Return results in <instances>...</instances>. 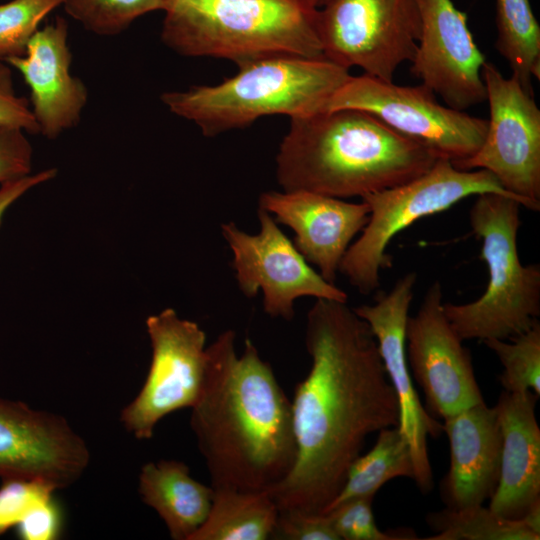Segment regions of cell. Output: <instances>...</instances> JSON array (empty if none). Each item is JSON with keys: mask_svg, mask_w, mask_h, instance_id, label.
<instances>
[{"mask_svg": "<svg viewBox=\"0 0 540 540\" xmlns=\"http://www.w3.org/2000/svg\"><path fill=\"white\" fill-rule=\"evenodd\" d=\"M305 344L311 367L291 400L297 457L269 493L278 510L323 513L366 438L399 425V404L371 327L347 302L316 299Z\"/></svg>", "mask_w": 540, "mask_h": 540, "instance_id": "6da1fadb", "label": "cell"}, {"mask_svg": "<svg viewBox=\"0 0 540 540\" xmlns=\"http://www.w3.org/2000/svg\"><path fill=\"white\" fill-rule=\"evenodd\" d=\"M495 48L512 75L533 93L532 77L540 78V26L529 0H495Z\"/></svg>", "mask_w": 540, "mask_h": 540, "instance_id": "cb8c5ba5", "label": "cell"}, {"mask_svg": "<svg viewBox=\"0 0 540 540\" xmlns=\"http://www.w3.org/2000/svg\"><path fill=\"white\" fill-rule=\"evenodd\" d=\"M482 79L489 104L484 141L473 156L453 165L489 171L525 208L539 211L540 109L532 92L515 76H503L494 64L484 63Z\"/></svg>", "mask_w": 540, "mask_h": 540, "instance_id": "30bf717a", "label": "cell"}, {"mask_svg": "<svg viewBox=\"0 0 540 540\" xmlns=\"http://www.w3.org/2000/svg\"><path fill=\"white\" fill-rule=\"evenodd\" d=\"M294 232L293 243L321 276L335 284L340 263L369 219V207L316 192L267 191L259 207Z\"/></svg>", "mask_w": 540, "mask_h": 540, "instance_id": "e0dca14e", "label": "cell"}, {"mask_svg": "<svg viewBox=\"0 0 540 540\" xmlns=\"http://www.w3.org/2000/svg\"><path fill=\"white\" fill-rule=\"evenodd\" d=\"M487 339L484 344L498 357L503 371L498 376L508 392L533 391L540 395V323L509 339Z\"/></svg>", "mask_w": 540, "mask_h": 540, "instance_id": "484cf974", "label": "cell"}, {"mask_svg": "<svg viewBox=\"0 0 540 540\" xmlns=\"http://www.w3.org/2000/svg\"><path fill=\"white\" fill-rule=\"evenodd\" d=\"M443 304L442 286L435 281L405 327L413 378L424 392L428 413L442 420L484 401L470 351L451 327Z\"/></svg>", "mask_w": 540, "mask_h": 540, "instance_id": "4fadbf2b", "label": "cell"}, {"mask_svg": "<svg viewBox=\"0 0 540 540\" xmlns=\"http://www.w3.org/2000/svg\"><path fill=\"white\" fill-rule=\"evenodd\" d=\"M421 31L411 73L447 106L464 111L486 100L485 56L469 30L466 14L452 0H416Z\"/></svg>", "mask_w": 540, "mask_h": 540, "instance_id": "9a60e30c", "label": "cell"}, {"mask_svg": "<svg viewBox=\"0 0 540 540\" xmlns=\"http://www.w3.org/2000/svg\"><path fill=\"white\" fill-rule=\"evenodd\" d=\"M438 159L376 116L339 109L291 118L276 178L283 191L363 197L420 176Z\"/></svg>", "mask_w": 540, "mask_h": 540, "instance_id": "3957f363", "label": "cell"}, {"mask_svg": "<svg viewBox=\"0 0 540 540\" xmlns=\"http://www.w3.org/2000/svg\"><path fill=\"white\" fill-rule=\"evenodd\" d=\"M63 18L37 30L21 57L6 63L16 68L31 91L32 112L40 133L54 139L76 126L87 102L84 83L70 73L72 60Z\"/></svg>", "mask_w": 540, "mask_h": 540, "instance_id": "ac0fdd59", "label": "cell"}, {"mask_svg": "<svg viewBox=\"0 0 540 540\" xmlns=\"http://www.w3.org/2000/svg\"><path fill=\"white\" fill-rule=\"evenodd\" d=\"M339 109L368 112L452 164L473 156L487 130V120L440 104L423 84L398 85L366 74L350 75L323 112Z\"/></svg>", "mask_w": 540, "mask_h": 540, "instance_id": "ba28073f", "label": "cell"}, {"mask_svg": "<svg viewBox=\"0 0 540 540\" xmlns=\"http://www.w3.org/2000/svg\"><path fill=\"white\" fill-rule=\"evenodd\" d=\"M89 460L84 439L65 418L0 398L2 479H41L62 489L81 477Z\"/></svg>", "mask_w": 540, "mask_h": 540, "instance_id": "2e32d148", "label": "cell"}, {"mask_svg": "<svg viewBox=\"0 0 540 540\" xmlns=\"http://www.w3.org/2000/svg\"><path fill=\"white\" fill-rule=\"evenodd\" d=\"M520 519L529 530L540 535V500L532 504Z\"/></svg>", "mask_w": 540, "mask_h": 540, "instance_id": "d590c367", "label": "cell"}, {"mask_svg": "<svg viewBox=\"0 0 540 540\" xmlns=\"http://www.w3.org/2000/svg\"><path fill=\"white\" fill-rule=\"evenodd\" d=\"M161 38L173 51L238 67L277 56L324 58L318 10L305 0H166Z\"/></svg>", "mask_w": 540, "mask_h": 540, "instance_id": "277c9868", "label": "cell"}, {"mask_svg": "<svg viewBox=\"0 0 540 540\" xmlns=\"http://www.w3.org/2000/svg\"><path fill=\"white\" fill-rule=\"evenodd\" d=\"M0 486V536L17 525L57 490L41 479L4 478Z\"/></svg>", "mask_w": 540, "mask_h": 540, "instance_id": "f1b7e54d", "label": "cell"}, {"mask_svg": "<svg viewBox=\"0 0 540 540\" xmlns=\"http://www.w3.org/2000/svg\"><path fill=\"white\" fill-rule=\"evenodd\" d=\"M228 329L206 347L190 427L214 489L271 491L297 457L291 400L250 339L240 356Z\"/></svg>", "mask_w": 540, "mask_h": 540, "instance_id": "7a4b0ae2", "label": "cell"}, {"mask_svg": "<svg viewBox=\"0 0 540 540\" xmlns=\"http://www.w3.org/2000/svg\"><path fill=\"white\" fill-rule=\"evenodd\" d=\"M533 391H503L494 406L502 434L500 477L489 508L520 519L540 500V428Z\"/></svg>", "mask_w": 540, "mask_h": 540, "instance_id": "ffe728a7", "label": "cell"}, {"mask_svg": "<svg viewBox=\"0 0 540 540\" xmlns=\"http://www.w3.org/2000/svg\"><path fill=\"white\" fill-rule=\"evenodd\" d=\"M482 193L511 196L524 206L489 171L460 170L443 158L408 182L364 195L361 199L369 207V219L346 251L339 272L362 295L374 293L380 286V271L392 267V257L386 249L396 234L421 218Z\"/></svg>", "mask_w": 540, "mask_h": 540, "instance_id": "52a82bcc", "label": "cell"}, {"mask_svg": "<svg viewBox=\"0 0 540 540\" xmlns=\"http://www.w3.org/2000/svg\"><path fill=\"white\" fill-rule=\"evenodd\" d=\"M146 329L152 348L149 371L137 396L120 414L125 429L139 440L151 439L168 414L195 405L207 358L203 329L172 308L150 315Z\"/></svg>", "mask_w": 540, "mask_h": 540, "instance_id": "8fae6325", "label": "cell"}, {"mask_svg": "<svg viewBox=\"0 0 540 540\" xmlns=\"http://www.w3.org/2000/svg\"><path fill=\"white\" fill-rule=\"evenodd\" d=\"M63 0H12L0 4V62L25 54L46 15Z\"/></svg>", "mask_w": 540, "mask_h": 540, "instance_id": "83f0119b", "label": "cell"}, {"mask_svg": "<svg viewBox=\"0 0 540 540\" xmlns=\"http://www.w3.org/2000/svg\"><path fill=\"white\" fill-rule=\"evenodd\" d=\"M0 125L40 133L27 99L16 95L11 69L4 62H0Z\"/></svg>", "mask_w": 540, "mask_h": 540, "instance_id": "d6a6232c", "label": "cell"}, {"mask_svg": "<svg viewBox=\"0 0 540 540\" xmlns=\"http://www.w3.org/2000/svg\"><path fill=\"white\" fill-rule=\"evenodd\" d=\"M257 215L256 234L243 231L233 221L221 224L238 288L246 297H255L261 290L265 313L288 321L301 297L347 302V293L311 267L269 212L258 208Z\"/></svg>", "mask_w": 540, "mask_h": 540, "instance_id": "7c38bea8", "label": "cell"}, {"mask_svg": "<svg viewBox=\"0 0 540 540\" xmlns=\"http://www.w3.org/2000/svg\"><path fill=\"white\" fill-rule=\"evenodd\" d=\"M32 147L24 131L0 125V185L30 175Z\"/></svg>", "mask_w": 540, "mask_h": 540, "instance_id": "1f68e13d", "label": "cell"}, {"mask_svg": "<svg viewBox=\"0 0 540 540\" xmlns=\"http://www.w3.org/2000/svg\"><path fill=\"white\" fill-rule=\"evenodd\" d=\"M417 282L415 272L400 277L392 289L376 297L374 304L353 308L364 319L377 340L379 353L399 404L398 428L406 439L413 458L414 477L419 490L433 488V472L428 457L427 437L437 438L443 424L431 416L421 403L409 373L405 349V327Z\"/></svg>", "mask_w": 540, "mask_h": 540, "instance_id": "5bb4252c", "label": "cell"}, {"mask_svg": "<svg viewBox=\"0 0 540 540\" xmlns=\"http://www.w3.org/2000/svg\"><path fill=\"white\" fill-rule=\"evenodd\" d=\"M469 221L482 241L488 270L484 293L465 304L444 303V313L462 340H509L530 329L540 315V266L523 265L517 249L521 225L516 198L498 193L476 195Z\"/></svg>", "mask_w": 540, "mask_h": 540, "instance_id": "8992f818", "label": "cell"}, {"mask_svg": "<svg viewBox=\"0 0 540 540\" xmlns=\"http://www.w3.org/2000/svg\"><path fill=\"white\" fill-rule=\"evenodd\" d=\"M62 529V511L54 496L33 508L16 527L23 540H55Z\"/></svg>", "mask_w": 540, "mask_h": 540, "instance_id": "836d02e7", "label": "cell"}, {"mask_svg": "<svg viewBox=\"0 0 540 540\" xmlns=\"http://www.w3.org/2000/svg\"><path fill=\"white\" fill-rule=\"evenodd\" d=\"M166 0H63L65 10L83 26L102 36L116 35L137 17L164 9Z\"/></svg>", "mask_w": 540, "mask_h": 540, "instance_id": "4316f807", "label": "cell"}, {"mask_svg": "<svg viewBox=\"0 0 540 540\" xmlns=\"http://www.w3.org/2000/svg\"><path fill=\"white\" fill-rule=\"evenodd\" d=\"M396 477H414L411 450L398 426L380 430L369 452L351 463L340 492L323 513L347 500L373 498Z\"/></svg>", "mask_w": 540, "mask_h": 540, "instance_id": "603a6c76", "label": "cell"}, {"mask_svg": "<svg viewBox=\"0 0 540 540\" xmlns=\"http://www.w3.org/2000/svg\"><path fill=\"white\" fill-rule=\"evenodd\" d=\"M373 498H354L325 512L339 540H415L414 535L382 532L372 512Z\"/></svg>", "mask_w": 540, "mask_h": 540, "instance_id": "f546056e", "label": "cell"}, {"mask_svg": "<svg viewBox=\"0 0 540 540\" xmlns=\"http://www.w3.org/2000/svg\"><path fill=\"white\" fill-rule=\"evenodd\" d=\"M271 539L339 540L326 513L278 510Z\"/></svg>", "mask_w": 540, "mask_h": 540, "instance_id": "4dcf8cb0", "label": "cell"}, {"mask_svg": "<svg viewBox=\"0 0 540 540\" xmlns=\"http://www.w3.org/2000/svg\"><path fill=\"white\" fill-rule=\"evenodd\" d=\"M305 1L316 8H321L330 0H305Z\"/></svg>", "mask_w": 540, "mask_h": 540, "instance_id": "8d00e7d4", "label": "cell"}, {"mask_svg": "<svg viewBox=\"0 0 540 540\" xmlns=\"http://www.w3.org/2000/svg\"><path fill=\"white\" fill-rule=\"evenodd\" d=\"M427 522L436 534L425 540H539L521 519L504 518L482 505L430 513Z\"/></svg>", "mask_w": 540, "mask_h": 540, "instance_id": "d4e9b609", "label": "cell"}, {"mask_svg": "<svg viewBox=\"0 0 540 540\" xmlns=\"http://www.w3.org/2000/svg\"><path fill=\"white\" fill-rule=\"evenodd\" d=\"M349 77L348 69L325 58L277 56L241 66L237 74L213 86L165 92L161 101L172 113L194 122L205 136H215L264 116L323 112Z\"/></svg>", "mask_w": 540, "mask_h": 540, "instance_id": "5b68a950", "label": "cell"}, {"mask_svg": "<svg viewBox=\"0 0 540 540\" xmlns=\"http://www.w3.org/2000/svg\"><path fill=\"white\" fill-rule=\"evenodd\" d=\"M277 516L268 491L217 488L206 520L190 540L271 539Z\"/></svg>", "mask_w": 540, "mask_h": 540, "instance_id": "7402d4cb", "label": "cell"}, {"mask_svg": "<svg viewBox=\"0 0 540 540\" xmlns=\"http://www.w3.org/2000/svg\"><path fill=\"white\" fill-rule=\"evenodd\" d=\"M450 445V467L441 483L447 508L482 505L500 477L502 434L494 407L485 401L443 419Z\"/></svg>", "mask_w": 540, "mask_h": 540, "instance_id": "d6986e66", "label": "cell"}, {"mask_svg": "<svg viewBox=\"0 0 540 540\" xmlns=\"http://www.w3.org/2000/svg\"><path fill=\"white\" fill-rule=\"evenodd\" d=\"M420 31L416 0H330L318 10L323 57L385 81L412 62Z\"/></svg>", "mask_w": 540, "mask_h": 540, "instance_id": "9c48e42d", "label": "cell"}, {"mask_svg": "<svg viewBox=\"0 0 540 540\" xmlns=\"http://www.w3.org/2000/svg\"><path fill=\"white\" fill-rule=\"evenodd\" d=\"M139 494L164 521L174 540H190L206 520L214 489L195 480L181 461L161 460L142 466Z\"/></svg>", "mask_w": 540, "mask_h": 540, "instance_id": "44dd1931", "label": "cell"}, {"mask_svg": "<svg viewBox=\"0 0 540 540\" xmlns=\"http://www.w3.org/2000/svg\"><path fill=\"white\" fill-rule=\"evenodd\" d=\"M56 175L55 169H47L34 175L9 181L0 185V225L7 210L31 188L44 183Z\"/></svg>", "mask_w": 540, "mask_h": 540, "instance_id": "e575fe53", "label": "cell"}]
</instances>
